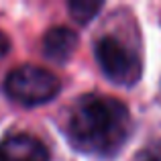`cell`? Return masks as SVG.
I'll return each mask as SVG.
<instances>
[{
    "label": "cell",
    "instance_id": "cell-1",
    "mask_svg": "<svg viewBox=\"0 0 161 161\" xmlns=\"http://www.w3.org/2000/svg\"><path fill=\"white\" fill-rule=\"evenodd\" d=\"M67 135L75 149L96 157H112L130 135L129 108L108 96H82L69 114Z\"/></svg>",
    "mask_w": 161,
    "mask_h": 161
},
{
    "label": "cell",
    "instance_id": "cell-2",
    "mask_svg": "<svg viewBox=\"0 0 161 161\" xmlns=\"http://www.w3.org/2000/svg\"><path fill=\"white\" fill-rule=\"evenodd\" d=\"M4 90L14 102L25 104V106H37L57 96L59 80L45 67L20 65L6 75Z\"/></svg>",
    "mask_w": 161,
    "mask_h": 161
},
{
    "label": "cell",
    "instance_id": "cell-3",
    "mask_svg": "<svg viewBox=\"0 0 161 161\" xmlns=\"http://www.w3.org/2000/svg\"><path fill=\"white\" fill-rule=\"evenodd\" d=\"M94 53L102 74L112 84H116V86H135L141 80L143 65L139 55L126 45H122L118 39L102 37L96 43Z\"/></svg>",
    "mask_w": 161,
    "mask_h": 161
},
{
    "label": "cell",
    "instance_id": "cell-4",
    "mask_svg": "<svg viewBox=\"0 0 161 161\" xmlns=\"http://www.w3.org/2000/svg\"><path fill=\"white\" fill-rule=\"evenodd\" d=\"M0 161H49V149L33 135H8L0 141Z\"/></svg>",
    "mask_w": 161,
    "mask_h": 161
},
{
    "label": "cell",
    "instance_id": "cell-5",
    "mask_svg": "<svg viewBox=\"0 0 161 161\" xmlns=\"http://www.w3.org/2000/svg\"><path fill=\"white\" fill-rule=\"evenodd\" d=\"M78 47V35L67 27H53L45 33L43 53L55 63H65Z\"/></svg>",
    "mask_w": 161,
    "mask_h": 161
},
{
    "label": "cell",
    "instance_id": "cell-6",
    "mask_svg": "<svg viewBox=\"0 0 161 161\" xmlns=\"http://www.w3.org/2000/svg\"><path fill=\"white\" fill-rule=\"evenodd\" d=\"M102 2H90V0H74L67 4L71 19L78 20L80 25H88L90 20H94L96 14L102 10Z\"/></svg>",
    "mask_w": 161,
    "mask_h": 161
},
{
    "label": "cell",
    "instance_id": "cell-7",
    "mask_svg": "<svg viewBox=\"0 0 161 161\" xmlns=\"http://www.w3.org/2000/svg\"><path fill=\"white\" fill-rule=\"evenodd\" d=\"M8 51H10V41H8V37L0 31V59H2Z\"/></svg>",
    "mask_w": 161,
    "mask_h": 161
},
{
    "label": "cell",
    "instance_id": "cell-8",
    "mask_svg": "<svg viewBox=\"0 0 161 161\" xmlns=\"http://www.w3.org/2000/svg\"><path fill=\"white\" fill-rule=\"evenodd\" d=\"M149 161H161V155H157V157H153V159H149Z\"/></svg>",
    "mask_w": 161,
    "mask_h": 161
}]
</instances>
